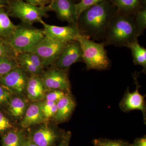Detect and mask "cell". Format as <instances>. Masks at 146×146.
Returning a JSON list of instances; mask_svg holds the SVG:
<instances>
[{
	"instance_id": "836d02e7",
	"label": "cell",
	"mask_w": 146,
	"mask_h": 146,
	"mask_svg": "<svg viewBox=\"0 0 146 146\" xmlns=\"http://www.w3.org/2000/svg\"><path fill=\"white\" fill-rule=\"evenodd\" d=\"M71 136V133L70 131L63 133L59 143L56 146H69Z\"/></svg>"
},
{
	"instance_id": "ba28073f",
	"label": "cell",
	"mask_w": 146,
	"mask_h": 146,
	"mask_svg": "<svg viewBox=\"0 0 146 146\" xmlns=\"http://www.w3.org/2000/svg\"><path fill=\"white\" fill-rule=\"evenodd\" d=\"M69 69L51 68L44 71L41 78L47 91L59 89L70 92L71 84L68 75Z\"/></svg>"
},
{
	"instance_id": "d590c367",
	"label": "cell",
	"mask_w": 146,
	"mask_h": 146,
	"mask_svg": "<svg viewBox=\"0 0 146 146\" xmlns=\"http://www.w3.org/2000/svg\"><path fill=\"white\" fill-rule=\"evenodd\" d=\"M21 146H38L29 137L27 138L25 141Z\"/></svg>"
},
{
	"instance_id": "f1b7e54d",
	"label": "cell",
	"mask_w": 146,
	"mask_h": 146,
	"mask_svg": "<svg viewBox=\"0 0 146 146\" xmlns=\"http://www.w3.org/2000/svg\"><path fill=\"white\" fill-rule=\"evenodd\" d=\"M13 94L0 82V107L8 105Z\"/></svg>"
},
{
	"instance_id": "1f68e13d",
	"label": "cell",
	"mask_w": 146,
	"mask_h": 146,
	"mask_svg": "<svg viewBox=\"0 0 146 146\" xmlns=\"http://www.w3.org/2000/svg\"><path fill=\"white\" fill-rule=\"evenodd\" d=\"M30 60L34 63L35 65L40 70L41 72H43L44 70L46 69L45 68L44 62L39 56L34 53L29 52H26Z\"/></svg>"
},
{
	"instance_id": "9c48e42d",
	"label": "cell",
	"mask_w": 146,
	"mask_h": 146,
	"mask_svg": "<svg viewBox=\"0 0 146 146\" xmlns=\"http://www.w3.org/2000/svg\"><path fill=\"white\" fill-rule=\"evenodd\" d=\"M28 78L26 72L18 66L0 77V82L13 94L21 96L25 91Z\"/></svg>"
},
{
	"instance_id": "d4e9b609",
	"label": "cell",
	"mask_w": 146,
	"mask_h": 146,
	"mask_svg": "<svg viewBox=\"0 0 146 146\" xmlns=\"http://www.w3.org/2000/svg\"><path fill=\"white\" fill-rule=\"evenodd\" d=\"M57 103L45 100L42 103V112L45 120L50 119L54 117L57 110Z\"/></svg>"
},
{
	"instance_id": "74e56055",
	"label": "cell",
	"mask_w": 146,
	"mask_h": 146,
	"mask_svg": "<svg viewBox=\"0 0 146 146\" xmlns=\"http://www.w3.org/2000/svg\"><path fill=\"white\" fill-rule=\"evenodd\" d=\"M72 1H74L75 3H78L80 0H72Z\"/></svg>"
},
{
	"instance_id": "7a4b0ae2",
	"label": "cell",
	"mask_w": 146,
	"mask_h": 146,
	"mask_svg": "<svg viewBox=\"0 0 146 146\" xmlns=\"http://www.w3.org/2000/svg\"><path fill=\"white\" fill-rule=\"evenodd\" d=\"M141 35L134 14L117 12L110 21L102 42L105 46L126 47Z\"/></svg>"
},
{
	"instance_id": "9a60e30c",
	"label": "cell",
	"mask_w": 146,
	"mask_h": 146,
	"mask_svg": "<svg viewBox=\"0 0 146 146\" xmlns=\"http://www.w3.org/2000/svg\"><path fill=\"white\" fill-rule=\"evenodd\" d=\"M46 91L41 76L30 75L25 89L29 100L33 102L42 101L45 99Z\"/></svg>"
},
{
	"instance_id": "8fae6325",
	"label": "cell",
	"mask_w": 146,
	"mask_h": 146,
	"mask_svg": "<svg viewBox=\"0 0 146 146\" xmlns=\"http://www.w3.org/2000/svg\"><path fill=\"white\" fill-rule=\"evenodd\" d=\"M42 24L44 26L43 30L45 36L54 41L67 43L76 40L79 34L77 26L59 27L49 25L44 21Z\"/></svg>"
},
{
	"instance_id": "8992f818",
	"label": "cell",
	"mask_w": 146,
	"mask_h": 146,
	"mask_svg": "<svg viewBox=\"0 0 146 146\" xmlns=\"http://www.w3.org/2000/svg\"><path fill=\"white\" fill-rule=\"evenodd\" d=\"M67 43L54 41L45 36L29 52L39 56L43 60L45 68H47L57 59Z\"/></svg>"
},
{
	"instance_id": "4dcf8cb0",
	"label": "cell",
	"mask_w": 146,
	"mask_h": 146,
	"mask_svg": "<svg viewBox=\"0 0 146 146\" xmlns=\"http://www.w3.org/2000/svg\"><path fill=\"white\" fill-rule=\"evenodd\" d=\"M13 127L12 123L2 112L0 111V135Z\"/></svg>"
},
{
	"instance_id": "d6986e66",
	"label": "cell",
	"mask_w": 146,
	"mask_h": 146,
	"mask_svg": "<svg viewBox=\"0 0 146 146\" xmlns=\"http://www.w3.org/2000/svg\"><path fill=\"white\" fill-rule=\"evenodd\" d=\"M127 48L130 49L133 57L134 65H140L143 67V71L146 72V49L141 46L138 39L134 40L128 45Z\"/></svg>"
},
{
	"instance_id": "4fadbf2b",
	"label": "cell",
	"mask_w": 146,
	"mask_h": 146,
	"mask_svg": "<svg viewBox=\"0 0 146 146\" xmlns=\"http://www.w3.org/2000/svg\"><path fill=\"white\" fill-rule=\"evenodd\" d=\"M63 134L60 135L52 128L44 125L35 131L29 138L38 146H56Z\"/></svg>"
},
{
	"instance_id": "ffe728a7",
	"label": "cell",
	"mask_w": 146,
	"mask_h": 146,
	"mask_svg": "<svg viewBox=\"0 0 146 146\" xmlns=\"http://www.w3.org/2000/svg\"><path fill=\"white\" fill-rule=\"evenodd\" d=\"M27 138L23 130L11 129L4 134L1 146H21Z\"/></svg>"
},
{
	"instance_id": "d6a6232c",
	"label": "cell",
	"mask_w": 146,
	"mask_h": 146,
	"mask_svg": "<svg viewBox=\"0 0 146 146\" xmlns=\"http://www.w3.org/2000/svg\"><path fill=\"white\" fill-rule=\"evenodd\" d=\"M31 4L36 6H46L51 2L52 0H23Z\"/></svg>"
},
{
	"instance_id": "7402d4cb",
	"label": "cell",
	"mask_w": 146,
	"mask_h": 146,
	"mask_svg": "<svg viewBox=\"0 0 146 146\" xmlns=\"http://www.w3.org/2000/svg\"><path fill=\"white\" fill-rule=\"evenodd\" d=\"M16 58L19 67L27 73H29L30 75H42L43 72L33 63L29 58L26 52L18 54L16 55Z\"/></svg>"
},
{
	"instance_id": "8d00e7d4",
	"label": "cell",
	"mask_w": 146,
	"mask_h": 146,
	"mask_svg": "<svg viewBox=\"0 0 146 146\" xmlns=\"http://www.w3.org/2000/svg\"><path fill=\"white\" fill-rule=\"evenodd\" d=\"M11 0H0V7H2V6H7L9 3L10 2Z\"/></svg>"
},
{
	"instance_id": "5bb4252c",
	"label": "cell",
	"mask_w": 146,
	"mask_h": 146,
	"mask_svg": "<svg viewBox=\"0 0 146 146\" xmlns=\"http://www.w3.org/2000/svg\"><path fill=\"white\" fill-rule=\"evenodd\" d=\"M43 102H34L28 106L26 111L21 121V125L27 128L44 122L45 120L42 112Z\"/></svg>"
},
{
	"instance_id": "4316f807",
	"label": "cell",
	"mask_w": 146,
	"mask_h": 146,
	"mask_svg": "<svg viewBox=\"0 0 146 146\" xmlns=\"http://www.w3.org/2000/svg\"><path fill=\"white\" fill-rule=\"evenodd\" d=\"M106 1L107 0H80L78 3H76L78 16L79 18L84 11Z\"/></svg>"
},
{
	"instance_id": "f546056e",
	"label": "cell",
	"mask_w": 146,
	"mask_h": 146,
	"mask_svg": "<svg viewBox=\"0 0 146 146\" xmlns=\"http://www.w3.org/2000/svg\"><path fill=\"white\" fill-rule=\"evenodd\" d=\"M67 93L68 92L59 89L51 90L48 93L46 94L45 98V100L57 103L65 96Z\"/></svg>"
},
{
	"instance_id": "cb8c5ba5",
	"label": "cell",
	"mask_w": 146,
	"mask_h": 146,
	"mask_svg": "<svg viewBox=\"0 0 146 146\" xmlns=\"http://www.w3.org/2000/svg\"><path fill=\"white\" fill-rule=\"evenodd\" d=\"M94 146H130V143L123 140L97 138L93 141Z\"/></svg>"
},
{
	"instance_id": "44dd1931",
	"label": "cell",
	"mask_w": 146,
	"mask_h": 146,
	"mask_svg": "<svg viewBox=\"0 0 146 146\" xmlns=\"http://www.w3.org/2000/svg\"><path fill=\"white\" fill-rule=\"evenodd\" d=\"M28 107L27 101L20 97L11 98L8 104V110L11 116L16 118L24 116Z\"/></svg>"
},
{
	"instance_id": "5b68a950",
	"label": "cell",
	"mask_w": 146,
	"mask_h": 146,
	"mask_svg": "<svg viewBox=\"0 0 146 146\" xmlns=\"http://www.w3.org/2000/svg\"><path fill=\"white\" fill-rule=\"evenodd\" d=\"M7 6L9 16L21 20L22 24L32 26L35 23L42 24L43 18L48 16L50 11L48 5L39 7L33 5L23 0H11Z\"/></svg>"
},
{
	"instance_id": "ac0fdd59",
	"label": "cell",
	"mask_w": 146,
	"mask_h": 146,
	"mask_svg": "<svg viewBox=\"0 0 146 146\" xmlns=\"http://www.w3.org/2000/svg\"><path fill=\"white\" fill-rule=\"evenodd\" d=\"M17 27L10 20L7 11L0 7V38L7 41Z\"/></svg>"
},
{
	"instance_id": "277c9868",
	"label": "cell",
	"mask_w": 146,
	"mask_h": 146,
	"mask_svg": "<svg viewBox=\"0 0 146 146\" xmlns=\"http://www.w3.org/2000/svg\"><path fill=\"white\" fill-rule=\"evenodd\" d=\"M43 30L22 24L17 28L7 42L16 54L28 52L45 37Z\"/></svg>"
},
{
	"instance_id": "603a6c76",
	"label": "cell",
	"mask_w": 146,
	"mask_h": 146,
	"mask_svg": "<svg viewBox=\"0 0 146 146\" xmlns=\"http://www.w3.org/2000/svg\"><path fill=\"white\" fill-rule=\"evenodd\" d=\"M19 66L16 57L0 58V77L5 75Z\"/></svg>"
},
{
	"instance_id": "30bf717a",
	"label": "cell",
	"mask_w": 146,
	"mask_h": 146,
	"mask_svg": "<svg viewBox=\"0 0 146 146\" xmlns=\"http://www.w3.org/2000/svg\"><path fill=\"white\" fill-rule=\"evenodd\" d=\"M48 6L50 11L55 12L58 20L77 26L78 17L76 3L72 0H52Z\"/></svg>"
},
{
	"instance_id": "e575fe53",
	"label": "cell",
	"mask_w": 146,
	"mask_h": 146,
	"mask_svg": "<svg viewBox=\"0 0 146 146\" xmlns=\"http://www.w3.org/2000/svg\"><path fill=\"white\" fill-rule=\"evenodd\" d=\"M130 146H146L145 135L141 138H136L133 143L130 144Z\"/></svg>"
},
{
	"instance_id": "7c38bea8",
	"label": "cell",
	"mask_w": 146,
	"mask_h": 146,
	"mask_svg": "<svg viewBox=\"0 0 146 146\" xmlns=\"http://www.w3.org/2000/svg\"><path fill=\"white\" fill-rule=\"evenodd\" d=\"M136 90L130 93L127 88L124 96L119 104L120 108L125 112H129L134 110L142 111L144 119L146 120V104L145 96H142L139 91V86L136 84Z\"/></svg>"
},
{
	"instance_id": "83f0119b",
	"label": "cell",
	"mask_w": 146,
	"mask_h": 146,
	"mask_svg": "<svg viewBox=\"0 0 146 146\" xmlns=\"http://www.w3.org/2000/svg\"><path fill=\"white\" fill-rule=\"evenodd\" d=\"M16 53L7 42L0 38V58L5 57H16Z\"/></svg>"
},
{
	"instance_id": "e0dca14e",
	"label": "cell",
	"mask_w": 146,
	"mask_h": 146,
	"mask_svg": "<svg viewBox=\"0 0 146 146\" xmlns=\"http://www.w3.org/2000/svg\"><path fill=\"white\" fill-rule=\"evenodd\" d=\"M117 9V13L134 14L137 11L146 7V0H110Z\"/></svg>"
},
{
	"instance_id": "484cf974",
	"label": "cell",
	"mask_w": 146,
	"mask_h": 146,
	"mask_svg": "<svg viewBox=\"0 0 146 146\" xmlns=\"http://www.w3.org/2000/svg\"><path fill=\"white\" fill-rule=\"evenodd\" d=\"M134 14L136 24L142 35L146 29V7L140 9Z\"/></svg>"
},
{
	"instance_id": "3957f363",
	"label": "cell",
	"mask_w": 146,
	"mask_h": 146,
	"mask_svg": "<svg viewBox=\"0 0 146 146\" xmlns=\"http://www.w3.org/2000/svg\"><path fill=\"white\" fill-rule=\"evenodd\" d=\"M77 40L83 52V62L87 70L102 71L108 70L111 66V61L108 56L107 51L102 42L96 43L91 39L79 34Z\"/></svg>"
},
{
	"instance_id": "6da1fadb",
	"label": "cell",
	"mask_w": 146,
	"mask_h": 146,
	"mask_svg": "<svg viewBox=\"0 0 146 146\" xmlns=\"http://www.w3.org/2000/svg\"><path fill=\"white\" fill-rule=\"evenodd\" d=\"M117 12V8L110 0L84 11L78 21L79 34L91 40L102 41L110 23Z\"/></svg>"
},
{
	"instance_id": "2e32d148",
	"label": "cell",
	"mask_w": 146,
	"mask_h": 146,
	"mask_svg": "<svg viewBox=\"0 0 146 146\" xmlns=\"http://www.w3.org/2000/svg\"><path fill=\"white\" fill-rule=\"evenodd\" d=\"M57 110L54 121L56 123H61L68 120L76 106V102L70 93L66 94L56 103Z\"/></svg>"
},
{
	"instance_id": "52a82bcc",
	"label": "cell",
	"mask_w": 146,
	"mask_h": 146,
	"mask_svg": "<svg viewBox=\"0 0 146 146\" xmlns=\"http://www.w3.org/2000/svg\"><path fill=\"white\" fill-rule=\"evenodd\" d=\"M83 62V52L79 42L76 40L68 42L51 68L69 69L76 63Z\"/></svg>"
}]
</instances>
